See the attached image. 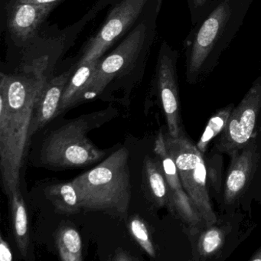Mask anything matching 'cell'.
Here are the masks:
<instances>
[{
  "mask_svg": "<svg viewBox=\"0 0 261 261\" xmlns=\"http://www.w3.org/2000/svg\"><path fill=\"white\" fill-rule=\"evenodd\" d=\"M250 261H261V247L256 253L252 255L251 257L250 258Z\"/></svg>",
  "mask_w": 261,
  "mask_h": 261,
  "instance_id": "484cf974",
  "label": "cell"
},
{
  "mask_svg": "<svg viewBox=\"0 0 261 261\" xmlns=\"http://www.w3.org/2000/svg\"><path fill=\"white\" fill-rule=\"evenodd\" d=\"M111 259L115 261H130L138 260L139 259L133 256L129 252L120 248L116 250L114 256L111 258Z\"/></svg>",
  "mask_w": 261,
  "mask_h": 261,
  "instance_id": "cb8c5ba5",
  "label": "cell"
},
{
  "mask_svg": "<svg viewBox=\"0 0 261 261\" xmlns=\"http://www.w3.org/2000/svg\"><path fill=\"white\" fill-rule=\"evenodd\" d=\"M129 151L122 147L73 180L82 209L128 219L131 200Z\"/></svg>",
  "mask_w": 261,
  "mask_h": 261,
  "instance_id": "3957f363",
  "label": "cell"
},
{
  "mask_svg": "<svg viewBox=\"0 0 261 261\" xmlns=\"http://www.w3.org/2000/svg\"><path fill=\"white\" fill-rule=\"evenodd\" d=\"M15 3L19 4H51L57 3L59 0H13Z\"/></svg>",
  "mask_w": 261,
  "mask_h": 261,
  "instance_id": "d4e9b609",
  "label": "cell"
},
{
  "mask_svg": "<svg viewBox=\"0 0 261 261\" xmlns=\"http://www.w3.org/2000/svg\"><path fill=\"white\" fill-rule=\"evenodd\" d=\"M45 195L56 212L62 215H76L82 209L79 194L72 181L48 186L45 189Z\"/></svg>",
  "mask_w": 261,
  "mask_h": 261,
  "instance_id": "2e32d148",
  "label": "cell"
},
{
  "mask_svg": "<svg viewBox=\"0 0 261 261\" xmlns=\"http://www.w3.org/2000/svg\"><path fill=\"white\" fill-rule=\"evenodd\" d=\"M0 260H13V253L10 250L8 244L4 241L3 238H1V240H0Z\"/></svg>",
  "mask_w": 261,
  "mask_h": 261,
  "instance_id": "603a6c76",
  "label": "cell"
},
{
  "mask_svg": "<svg viewBox=\"0 0 261 261\" xmlns=\"http://www.w3.org/2000/svg\"><path fill=\"white\" fill-rule=\"evenodd\" d=\"M146 30L144 23L139 24L110 56L99 62L84 91L82 101L94 98L101 94L114 77L129 69L141 53L146 39Z\"/></svg>",
  "mask_w": 261,
  "mask_h": 261,
  "instance_id": "52a82bcc",
  "label": "cell"
},
{
  "mask_svg": "<svg viewBox=\"0 0 261 261\" xmlns=\"http://www.w3.org/2000/svg\"><path fill=\"white\" fill-rule=\"evenodd\" d=\"M99 62L100 59H96L79 63V68L71 76L64 90L56 117L82 101L84 91L92 77Z\"/></svg>",
  "mask_w": 261,
  "mask_h": 261,
  "instance_id": "5bb4252c",
  "label": "cell"
},
{
  "mask_svg": "<svg viewBox=\"0 0 261 261\" xmlns=\"http://www.w3.org/2000/svg\"><path fill=\"white\" fill-rule=\"evenodd\" d=\"M261 111V82L250 88L239 105L233 108L224 130L215 144L218 152L231 155L254 138L255 128Z\"/></svg>",
  "mask_w": 261,
  "mask_h": 261,
  "instance_id": "8992f818",
  "label": "cell"
},
{
  "mask_svg": "<svg viewBox=\"0 0 261 261\" xmlns=\"http://www.w3.org/2000/svg\"><path fill=\"white\" fill-rule=\"evenodd\" d=\"M99 121L98 115L82 116L55 129L42 144L41 163L46 167L67 169L90 166L101 160L106 152L88 137Z\"/></svg>",
  "mask_w": 261,
  "mask_h": 261,
  "instance_id": "277c9868",
  "label": "cell"
},
{
  "mask_svg": "<svg viewBox=\"0 0 261 261\" xmlns=\"http://www.w3.org/2000/svg\"><path fill=\"white\" fill-rule=\"evenodd\" d=\"M56 244L59 257L63 261H82V242L77 229L71 225L59 227L56 235Z\"/></svg>",
  "mask_w": 261,
  "mask_h": 261,
  "instance_id": "ac0fdd59",
  "label": "cell"
},
{
  "mask_svg": "<svg viewBox=\"0 0 261 261\" xmlns=\"http://www.w3.org/2000/svg\"><path fill=\"white\" fill-rule=\"evenodd\" d=\"M154 152L167 182L170 200L169 210L182 221L191 234L198 233L204 227V222L183 188L176 165L168 151L162 132L157 136Z\"/></svg>",
  "mask_w": 261,
  "mask_h": 261,
  "instance_id": "ba28073f",
  "label": "cell"
},
{
  "mask_svg": "<svg viewBox=\"0 0 261 261\" xmlns=\"http://www.w3.org/2000/svg\"><path fill=\"white\" fill-rule=\"evenodd\" d=\"M128 228L133 238L151 257H155V250L144 221L137 215L129 218Z\"/></svg>",
  "mask_w": 261,
  "mask_h": 261,
  "instance_id": "44dd1931",
  "label": "cell"
},
{
  "mask_svg": "<svg viewBox=\"0 0 261 261\" xmlns=\"http://www.w3.org/2000/svg\"><path fill=\"white\" fill-rule=\"evenodd\" d=\"M253 1L214 0L207 14L192 27L184 42L188 83L201 82L218 66Z\"/></svg>",
  "mask_w": 261,
  "mask_h": 261,
  "instance_id": "7a4b0ae2",
  "label": "cell"
},
{
  "mask_svg": "<svg viewBox=\"0 0 261 261\" xmlns=\"http://www.w3.org/2000/svg\"><path fill=\"white\" fill-rule=\"evenodd\" d=\"M149 0H123L111 12L100 31L87 44L79 63L100 59L137 20Z\"/></svg>",
  "mask_w": 261,
  "mask_h": 261,
  "instance_id": "30bf717a",
  "label": "cell"
},
{
  "mask_svg": "<svg viewBox=\"0 0 261 261\" xmlns=\"http://www.w3.org/2000/svg\"><path fill=\"white\" fill-rule=\"evenodd\" d=\"M56 6L57 3L38 5L14 2L10 10L8 19L9 28L13 36L22 41L33 37Z\"/></svg>",
  "mask_w": 261,
  "mask_h": 261,
  "instance_id": "4fadbf2b",
  "label": "cell"
},
{
  "mask_svg": "<svg viewBox=\"0 0 261 261\" xmlns=\"http://www.w3.org/2000/svg\"><path fill=\"white\" fill-rule=\"evenodd\" d=\"M233 109V105H228L226 108L219 110L209 120L202 136L196 144L201 153L204 154L209 143L224 130Z\"/></svg>",
  "mask_w": 261,
  "mask_h": 261,
  "instance_id": "ffe728a7",
  "label": "cell"
},
{
  "mask_svg": "<svg viewBox=\"0 0 261 261\" xmlns=\"http://www.w3.org/2000/svg\"><path fill=\"white\" fill-rule=\"evenodd\" d=\"M225 240L224 230L215 224L201 232L196 244L197 259H210L222 248Z\"/></svg>",
  "mask_w": 261,
  "mask_h": 261,
  "instance_id": "d6986e66",
  "label": "cell"
},
{
  "mask_svg": "<svg viewBox=\"0 0 261 261\" xmlns=\"http://www.w3.org/2000/svg\"><path fill=\"white\" fill-rule=\"evenodd\" d=\"M48 57H41L17 75L1 74L0 172L8 198L19 189L33 111L48 82Z\"/></svg>",
  "mask_w": 261,
  "mask_h": 261,
  "instance_id": "6da1fadb",
  "label": "cell"
},
{
  "mask_svg": "<svg viewBox=\"0 0 261 261\" xmlns=\"http://www.w3.org/2000/svg\"><path fill=\"white\" fill-rule=\"evenodd\" d=\"M11 208L13 233L16 246L22 256H27L30 246V234L28 228V216L25 201L20 190L18 189L9 198Z\"/></svg>",
  "mask_w": 261,
  "mask_h": 261,
  "instance_id": "e0dca14e",
  "label": "cell"
},
{
  "mask_svg": "<svg viewBox=\"0 0 261 261\" xmlns=\"http://www.w3.org/2000/svg\"><path fill=\"white\" fill-rule=\"evenodd\" d=\"M165 141L176 165L183 188L198 211L204 227L216 224L218 219L207 192V169L203 154L184 134L176 138L167 134Z\"/></svg>",
  "mask_w": 261,
  "mask_h": 261,
  "instance_id": "5b68a950",
  "label": "cell"
},
{
  "mask_svg": "<svg viewBox=\"0 0 261 261\" xmlns=\"http://www.w3.org/2000/svg\"><path fill=\"white\" fill-rule=\"evenodd\" d=\"M178 58L176 50L166 42L162 44L156 66L157 87L167 122L168 134L175 138L183 134L177 75Z\"/></svg>",
  "mask_w": 261,
  "mask_h": 261,
  "instance_id": "9c48e42d",
  "label": "cell"
},
{
  "mask_svg": "<svg viewBox=\"0 0 261 261\" xmlns=\"http://www.w3.org/2000/svg\"><path fill=\"white\" fill-rule=\"evenodd\" d=\"M192 27L196 25L210 10L214 0H187Z\"/></svg>",
  "mask_w": 261,
  "mask_h": 261,
  "instance_id": "7402d4cb",
  "label": "cell"
},
{
  "mask_svg": "<svg viewBox=\"0 0 261 261\" xmlns=\"http://www.w3.org/2000/svg\"><path fill=\"white\" fill-rule=\"evenodd\" d=\"M259 146L254 138L242 149L233 152L224 185V199L227 204L234 203L248 187L257 167Z\"/></svg>",
  "mask_w": 261,
  "mask_h": 261,
  "instance_id": "8fae6325",
  "label": "cell"
},
{
  "mask_svg": "<svg viewBox=\"0 0 261 261\" xmlns=\"http://www.w3.org/2000/svg\"><path fill=\"white\" fill-rule=\"evenodd\" d=\"M70 77L71 72L68 71L47 82L33 111L30 138L56 117L64 90Z\"/></svg>",
  "mask_w": 261,
  "mask_h": 261,
  "instance_id": "7c38bea8",
  "label": "cell"
},
{
  "mask_svg": "<svg viewBox=\"0 0 261 261\" xmlns=\"http://www.w3.org/2000/svg\"><path fill=\"white\" fill-rule=\"evenodd\" d=\"M143 184L148 198L158 207H169V189L157 160L146 155L143 162Z\"/></svg>",
  "mask_w": 261,
  "mask_h": 261,
  "instance_id": "9a60e30c",
  "label": "cell"
}]
</instances>
